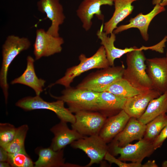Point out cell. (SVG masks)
<instances>
[{"mask_svg": "<svg viewBox=\"0 0 167 167\" xmlns=\"http://www.w3.org/2000/svg\"><path fill=\"white\" fill-rule=\"evenodd\" d=\"M166 41L163 39L157 44L150 46H143L126 54L127 67L123 78L136 88L145 91L153 89L146 71L145 58L143 50H151L160 53L164 52Z\"/></svg>", "mask_w": 167, "mask_h": 167, "instance_id": "cell-1", "label": "cell"}, {"mask_svg": "<svg viewBox=\"0 0 167 167\" xmlns=\"http://www.w3.org/2000/svg\"><path fill=\"white\" fill-rule=\"evenodd\" d=\"M31 42L26 37H20L14 35L8 36L2 46V62L0 71V85L7 104L9 85L7 76L9 66L14 59L21 52L28 49Z\"/></svg>", "mask_w": 167, "mask_h": 167, "instance_id": "cell-2", "label": "cell"}, {"mask_svg": "<svg viewBox=\"0 0 167 167\" xmlns=\"http://www.w3.org/2000/svg\"><path fill=\"white\" fill-rule=\"evenodd\" d=\"M80 63L77 65L67 69L64 75L50 85L60 84L66 88L70 87L74 79L82 73L94 69H103L110 66L104 47L102 45L91 57L88 58L84 54L79 57Z\"/></svg>", "mask_w": 167, "mask_h": 167, "instance_id": "cell-3", "label": "cell"}, {"mask_svg": "<svg viewBox=\"0 0 167 167\" xmlns=\"http://www.w3.org/2000/svg\"><path fill=\"white\" fill-rule=\"evenodd\" d=\"M51 96L61 100L67 105L72 113L81 111H97L99 92L87 89L70 87L66 88L59 96Z\"/></svg>", "mask_w": 167, "mask_h": 167, "instance_id": "cell-4", "label": "cell"}, {"mask_svg": "<svg viewBox=\"0 0 167 167\" xmlns=\"http://www.w3.org/2000/svg\"><path fill=\"white\" fill-rule=\"evenodd\" d=\"M64 103L60 100L52 102H47L40 96L36 95L22 98L16 102L15 105L26 111L37 109L49 110L54 112L60 121L73 124L75 121V115L68 108L65 107Z\"/></svg>", "mask_w": 167, "mask_h": 167, "instance_id": "cell-5", "label": "cell"}, {"mask_svg": "<svg viewBox=\"0 0 167 167\" xmlns=\"http://www.w3.org/2000/svg\"><path fill=\"white\" fill-rule=\"evenodd\" d=\"M125 68L123 65L109 66L89 76L77 88L101 92L107 86L123 78Z\"/></svg>", "mask_w": 167, "mask_h": 167, "instance_id": "cell-6", "label": "cell"}, {"mask_svg": "<svg viewBox=\"0 0 167 167\" xmlns=\"http://www.w3.org/2000/svg\"><path fill=\"white\" fill-rule=\"evenodd\" d=\"M152 143L143 138L135 144L129 143L122 147L112 144V154L119 155L118 159L122 161L141 164L145 157L150 156L155 150Z\"/></svg>", "mask_w": 167, "mask_h": 167, "instance_id": "cell-7", "label": "cell"}, {"mask_svg": "<svg viewBox=\"0 0 167 167\" xmlns=\"http://www.w3.org/2000/svg\"><path fill=\"white\" fill-rule=\"evenodd\" d=\"M106 143L99 135H96L84 136L75 141L71 145L73 148L81 150L87 155L90 161L84 167H89L102 161L106 153L109 151Z\"/></svg>", "mask_w": 167, "mask_h": 167, "instance_id": "cell-8", "label": "cell"}, {"mask_svg": "<svg viewBox=\"0 0 167 167\" xmlns=\"http://www.w3.org/2000/svg\"><path fill=\"white\" fill-rule=\"evenodd\" d=\"M72 128L84 136L99 135L107 117L97 111H81L75 113Z\"/></svg>", "mask_w": 167, "mask_h": 167, "instance_id": "cell-9", "label": "cell"}, {"mask_svg": "<svg viewBox=\"0 0 167 167\" xmlns=\"http://www.w3.org/2000/svg\"><path fill=\"white\" fill-rule=\"evenodd\" d=\"M64 43L63 39L60 36H53L48 33L43 29H37L33 45L35 60L61 52Z\"/></svg>", "mask_w": 167, "mask_h": 167, "instance_id": "cell-10", "label": "cell"}, {"mask_svg": "<svg viewBox=\"0 0 167 167\" xmlns=\"http://www.w3.org/2000/svg\"><path fill=\"white\" fill-rule=\"evenodd\" d=\"M37 6L38 10L45 14L47 18L51 21L47 32L54 36H60L59 26L63 23L66 17L59 0H39Z\"/></svg>", "mask_w": 167, "mask_h": 167, "instance_id": "cell-11", "label": "cell"}, {"mask_svg": "<svg viewBox=\"0 0 167 167\" xmlns=\"http://www.w3.org/2000/svg\"><path fill=\"white\" fill-rule=\"evenodd\" d=\"M114 1V0H83L79 6L76 13L84 30L87 31L91 28L92 19L95 15L99 19L103 20L104 16L101 10V6L103 5L111 6Z\"/></svg>", "mask_w": 167, "mask_h": 167, "instance_id": "cell-12", "label": "cell"}, {"mask_svg": "<svg viewBox=\"0 0 167 167\" xmlns=\"http://www.w3.org/2000/svg\"><path fill=\"white\" fill-rule=\"evenodd\" d=\"M146 71L153 88L161 94L167 91V62L165 57L146 59Z\"/></svg>", "mask_w": 167, "mask_h": 167, "instance_id": "cell-13", "label": "cell"}, {"mask_svg": "<svg viewBox=\"0 0 167 167\" xmlns=\"http://www.w3.org/2000/svg\"><path fill=\"white\" fill-rule=\"evenodd\" d=\"M165 6L156 4L148 13H139L135 17L131 18L128 24L117 27L113 32L116 34L131 28H137L139 30L143 39L147 41L149 39L148 29L151 22L156 15L165 11Z\"/></svg>", "mask_w": 167, "mask_h": 167, "instance_id": "cell-14", "label": "cell"}, {"mask_svg": "<svg viewBox=\"0 0 167 167\" xmlns=\"http://www.w3.org/2000/svg\"><path fill=\"white\" fill-rule=\"evenodd\" d=\"M161 95L154 89L145 91L127 99L123 109L130 117L138 119L145 112L150 102Z\"/></svg>", "mask_w": 167, "mask_h": 167, "instance_id": "cell-15", "label": "cell"}, {"mask_svg": "<svg viewBox=\"0 0 167 167\" xmlns=\"http://www.w3.org/2000/svg\"><path fill=\"white\" fill-rule=\"evenodd\" d=\"M67 123L60 121V122L52 127L50 129L54 134V137L49 147L54 151L62 150L67 145L84 136L75 130L70 129Z\"/></svg>", "mask_w": 167, "mask_h": 167, "instance_id": "cell-16", "label": "cell"}, {"mask_svg": "<svg viewBox=\"0 0 167 167\" xmlns=\"http://www.w3.org/2000/svg\"><path fill=\"white\" fill-rule=\"evenodd\" d=\"M146 125L137 118L131 117L124 129L114 138L112 144L122 147L135 140H139L144 136Z\"/></svg>", "mask_w": 167, "mask_h": 167, "instance_id": "cell-17", "label": "cell"}, {"mask_svg": "<svg viewBox=\"0 0 167 167\" xmlns=\"http://www.w3.org/2000/svg\"><path fill=\"white\" fill-rule=\"evenodd\" d=\"M131 117L122 110L117 114L107 118L99 135L107 143L124 128Z\"/></svg>", "mask_w": 167, "mask_h": 167, "instance_id": "cell-18", "label": "cell"}, {"mask_svg": "<svg viewBox=\"0 0 167 167\" xmlns=\"http://www.w3.org/2000/svg\"><path fill=\"white\" fill-rule=\"evenodd\" d=\"M37 153V160L34 163L35 167H81L79 165L65 163L63 149L55 151L50 147L39 148Z\"/></svg>", "mask_w": 167, "mask_h": 167, "instance_id": "cell-19", "label": "cell"}, {"mask_svg": "<svg viewBox=\"0 0 167 167\" xmlns=\"http://www.w3.org/2000/svg\"><path fill=\"white\" fill-rule=\"evenodd\" d=\"M126 100L108 92H99L97 111L107 117L115 115L123 109Z\"/></svg>", "mask_w": 167, "mask_h": 167, "instance_id": "cell-20", "label": "cell"}, {"mask_svg": "<svg viewBox=\"0 0 167 167\" xmlns=\"http://www.w3.org/2000/svg\"><path fill=\"white\" fill-rule=\"evenodd\" d=\"M34 61L32 56H28L26 69L21 75L11 81V84H20L29 87L34 90L36 95L40 96L43 91L46 81L37 76L35 70Z\"/></svg>", "mask_w": 167, "mask_h": 167, "instance_id": "cell-21", "label": "cell"}, {"mask_svg": "<svg viewBox=\"0 0 167 167\" xmlns=\"http://www.w3.org/2000/svg\"><path fill=\"white\" fill-rule=\"evenodd\" d=\"M138 0H114L115 10L111 18L103 25V31L107 35L112 32L118 24L130 15L134 9L132 3Z\"/></svg>", "mask_w": 167, "mask_h": 167, "instance_id": "cell-22", "label": "cell"}, {"mask_svg": "<svg viewBox=\"0 0 167 167\" xmlns=\"http://www.w3.org/2000/svg\"><path fill=\"white\" fill-rule=\"evenodd\" d=\"M167 110V91L158 97L152 100L144 113L137 119L146 125L160 115L166 113Z\"/></svg>", "mask_w": 167, "mask_h": 167, "instance_id": "cell-23", "label": "cell"}, {"mask_svg": "<svg viewBox=\"0 0 167 167\" xmlns=\"http://www.w3.org/2000/svg\"><path fill=\"white\" fill-rule=\"evenodd\" d=\"M110 34V36H108L103 31V24L96 33L98 38L101 41V44L104 48L109 65L112 66H114L115 60L120 58L122 56L121 49L116 47L114 45L116 39L115 34L113 32Z\"/></svg>", "mask_w": 167, "mask_h": 167, "instance_id": "cell-24", "label": "cell"}, {"mask_svg": "<svg viewBox=\"0 0 167 167\" xmlns=\"http://www.w3.org/2000/svg\"><path fill=\"white\" fill-rule=\"evenodd\" d=\"M103 91L111 92L118 96L126 100L144 92L136 88L123 78L106 87L102 92Z\"/></svg>", "mask_w": 167, "mask_h": 167, "instance_id": "cell-25", "label": "cell"}, {"mask_svg": "<svg viewBox=\"0 0 167 167\" xmlns=\"http://www.w3.org/2000/svg\"><path fill=\"white\" fill-rule=\"evenodd\" d=\"M29 128L27 124L17 128L15 136L12 141L4 148L8 152L21 153L27 154L25 148L24 142Z\"/></svg>", "mask_w": 167, "mask_h": 167, "instance_id": "cell-26", "label": "cell"}, {"mask_svg": "<svg viewBox=\"0 0 167 167\" xmlns=\"http://www.w3.org/2000/svg\"><path fill=\"white\" fill-rule=\"evenodd\" d=\"M167 124V114H162L146 124L143 138L152 142Z\"/></svg>", "mask_w": 167, "mask_h": 167, "instance_id": "cell-27", "label": "cell"}, {"mask_svg": "<svg viewBox=\"0 0 167 167\" xmlns=\"http://www.w3.org/2000/svg\"><path fill=\"white\" fill-rule=\"evenodd\" d=\"M7 161L13 167H33L34 163L27 154L8 152Z\"/></svg>", "mask_w": 167, "mask_h": 167, "instance_id": "cell-28", "label": "cell"}, {"mask_svg": "<svg viewBox=\"0 0 167 167\" xmlns=\"http://www.w3.org/2000/svg\"><path fill=\"white\" fill-rule=\"evenodd\" d=\"M17 130L13 125L8 123H0V146L5 147L13 140Z\"/></svg>", "mask_w": 167, "mask_h": 167, "instance_id": "cell-29", "label": "cell"}, {"mask_svg": "<svg viewBox=\"0 0 167 167\" xmlns=\"http://www.w3.org/2000/svg\"><path fill=\"white\" fill-rule=\"evenodd\" d=\"M104 159L108 161L110 164L114 163L120 167H142L141 163L133 162L127 163L123 162L119 159L116 158L109 151L106 153Z\"/></svg>", "mask_w": 167, "mask_h": 167, "instance_id": "cell-30", "label": "cell"}, {"mask_svg": "<svg viewBox=\"0 0 167 167\" xmlns=\"http://www.w3.org/2000/svg\"><path fill=\"white\" fill-rule=\"evenodd\" d=\"M167 138V124L153 142V144L155 150H156L160 148Z\"/></svg>", "mask_w": 167, "mask_h": 167, "instance_id": "cell-31", "label": "cell"}, {"mask_svg": "<svg viewBox=\"0 0 167 167\" xmlns=\"http://www.w3.org/2000/svg\"><path fill=\"white\" fill-rule=\"evenodd\" d=\"M8 152L3 147L0 146V162L8 161Z\"/></svg>", "mask_w": 167, "mask_h": 167, "instance_id": "cell-32", "label": "cell"}, {"mask_svg": "<svg viewBox=\"0 0 167 167\" xmlns=\"http://www.w3.org/2000/svg\"><path fill=\"white\" fill-rule=\"evenodd\" d=\"M157 165L154 160H149L143 164H142V167H157Z\"/></svg>", "mask_w": 167, "mask_h": 167, "instance_id": "cell-33", "label": "cell"}, {"mask_svg": "<svg viewBox=\"0 0 167 167\" xmlns=\"http://www.w3.org/2000/svg\"><path fill=\"white\" fill-rule=\"evenodd\" d=\"M152 2L153 5L158 4L163 6L167 5V0H152Z\"/></svg>", "mask_w": 167, "mask_h": 167, "instance_id": "cell-34", "label": "cell"}, {"mask_svg": "<svg viewBox=\"0 0 167 167\" xmlns=\"http://www.w3.org/2000/svg\"><path fill=\"white\" fill-rule=\"evenodd\" d=\"M11 166L10 164L7 161L0 162V167H10Z\"/></svg>", "mask_w": 167, "mask_h": 167, "instance_id": "cell-35", "label": "cell"}, {"mask_svg": "<svg viewBox=\"0 0 167 167\" xmlns=\"http://www.w3.org/2000/svg\"><path fill=\"white\" fill-rule=\"evenodd\" d=\"M162 166L163 167H167V160L164 161L162 164Z\"/></svg>", "mask_w": 167, "mask_h": 167, "instance_id": "cell-36", "label": "cell"}, {"mask_svg": "<svg viewBox=\"0 0 167 167\" xmlns=\"http://www.w3.org/2000/svg\"><path fill=\"white\" fill-rule=\"evenodd\" d=\"M166 61L167 62V52H166V57H165Z\"/></svg>", "mask_w": 167, "mask_h": 167, "instance_id": "cell-37", "label": "cell"}, {"mask_svg": "<svg viewBox=\"0 0 167 167\" xmlns=\"http://www.w3.org/2000/svg\"><path fill=\"white\" fill-rule=\"evenodd\" d=\"M166 113L167 114V111H166Z\"/></svg>", "mask_w": 167, "mask_h": 167, "instance_id": "cell-38", "label": "cell"}]
</instances>
